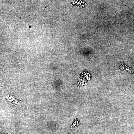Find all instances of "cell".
<instances>
[{
	"label": "cell",
	"mask_w": 134,
	"mask_h": 134,
	"mask_svg": "<svg viewBox=\"0 0 134 134\" xmlns=\"http://www.w3.org/2000/svg\"><path fill=\"white\" fill-rule=\"evenodd\" d=\"M120 68L123 71L134 74V70L131 68L126 66L122 61L121 62Z\"/></svg>",
	"instance_id": "6da1fadb"
}]
</instances>
